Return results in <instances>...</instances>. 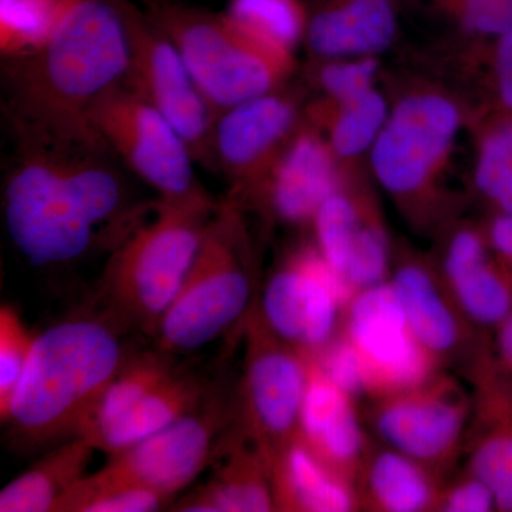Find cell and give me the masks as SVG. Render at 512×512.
<instances>
[{
	"mask_svg": "<svg viewBox=\"0 0 512 512\" xmlns=\"http://www.w3.org/2000/svg\"><path fill=\"white\" fill-rule=\"evenodd\" d=\"M13 153L2 192L13 247L30 265L53 268L97 248L113 251L141 222L109 148L10 124Z\"/></svg>",
	"mask_w": 512,
	"mask_h": 512,
	"instance_id": "obj_1",
	"label": "cell"
},
{
	"mask_svg": "<svg viewBox=\"0 0 512 512\" xmlns=\"http://www.w3.org/2000/svg\"><path fill=\"white\" fill-rule=\"evenodd\" d=\"M128 66L124 0H63L55 28L42 46L3 59L9 124L104 146L94 130L93 114L126 84Z\"/></svg>",
	"mask_w": 512,
	"mask_h": 512,
	"instance_id": "obj_2",
	"label": "cell"
},
{
	"mask_svg": "<svg viewBox=\"0 0 512 512\" xmlns=\"http://www.w3.org/2000/svg\"><path fill=\"white\" fill-rule=\"evenodd\" d=\"M126 323L109 308L86 309L36 335L8 416L2 421L22 450L79 437L111 380L131 355Z\"/></svg>",
	"mask_w": 512,
	"mask_h": 512,
	"instance_id": "obj_3",
	"label": "cell"
},
{
	"mask_svg": "<svg viewBox=\"0 0 512 512\" xmlns=\"http://www.w3.org/2000/svg\"><path fill=\"white\" fill-rule=\"evenodd\" d=\"M255 264L242 204L221 201L183 288L165 313L154 342L173 356L210 345L244 322L254 302Z\"/></svg>",
	"mask_w": 512,
	"mask_h": 512,
	"instance_id": "obj_4",
	"label": "cell"
},
{
	"mask_svg": "<svg viewBox=\"0 0 512 512\" xmlns=\"http://www.w3.org/2000/svg\"><path fill=\"white\" fill-rule=\"evenodd\" d=\"M218 205L194 207L158 200L153 220L141 222L111 251L101 299L128 328L156 336L190 274Z\"/></svg>",
	"mask_w": 512,
	"mask_h": 512,
	"instance_id": "obj_5",
	"label": "cell"
},
{
	"mask_svg": "<svg viewBox=\"0 0 512 512\" xmlns=\"http://www.w3.org/2000/svg\"><path fill=\"white\" fill-rule=\"evenodd\" d=\"M147 15L170 37L218 113L281 90L293 72L291 52L239 28L225 13L177 0H147Z\"/></svg>",
	"mask_w": 512,
	"mask_h": 512,
	"instance_id": "obj_6",
	"label": "cell"
},
{
	"mask_svg": "<svg viewBox=\"0 0 512 512\" xmlns=\"http://www.w3.org/2000/svg\"><path fill=\"white\" fill-rule=\"evenodd\" d=\"M97 136L117 160L173 205L217 207L195 174L190 148L177 130L126 86L110 93L93 114Z\"/></svg>",
	"mask_w": 512,
	"mask_h": 512,
	"instance_id": "obj_7",
	"label": "cell"
},
{
	"mask_svg": "<svg viewBox=\"0 0 512 512\" xmlns=\"http://www.w3.org/2000/svg\"><path fill=\"white\" fill-rule=\"evenodd\" d=\"M244 335V376L235 417L239 433L271 466L298 433L309 360L265 325L255 305L244 320Z\"/></svg>",
	"mask_w": 512,
	"mask_h": 512,
	"instance_id": "obj_8",
	"label": "cell"
},
{
	"mask_svg": "<svg viewBox=\"0 0 512 512\" xmlns=\"http://www.w3.org/2000/svg\"><path fill=\"white\" fill-rule=\"evenodd\" d=\"M232 407L211 389L190 413L153 436L109 456L84 480L96 487H137L174 500L212 460H217L234 420Z\"/></svg>",
	"mask_w": 512,
	"mask_h": 512,
	"instance_id": "obj_9",
	"label": "cell"
},
{
	"mask_svg": "<svg viewBox=\"0 0 512 512\" xmlns=\"http://www.w3.org/2000/svg\"><path fill=\"white\" fill-rule=\"evenodd\" d=\"M130 40L128 90L154 107L184 138L198 164L215 171L214 131L220 113L212 107L170 37L147 12L124 0Z\"/></svg>",
	"mask_w": 512,
	"mask_h": 512,
	"instance_id": "obj_10",
	"label": "cell"
},
{
	"mask_svg": "<svg viewBox=\"0 0 512 512\" xmlns=\"http://www.w3.org/2000/svg\"><path fill=\"white\" fill-rule=\"evenodd\" d=\"M460 126V110L450 97L436 92L404 97L372 147L377 181L400 201L427 194L446 167Z\"/></svg>",
	"mask_w": 512,
	"mask_h": 512,
	"instance_id": "obj_11",
	"label": "cell"
},
{
	"mask_svg": "<svg viewBox=\"0 0 512 512\" xmlns=\"http://www.w3.org/2000/svg\"><path fill=\"white\" fill-rule=\"evenodd\" d=\"M342 332L362 357L373 399L427 382L440 365L414 336L389 279L353 296Z\"/></svg>",
	"mask_w": 512,
	"mask_h": 512,
	"instance_id": "obj_12",
	"label": "cell"
},
{
	"mask_svg": "<svg viewBox=\"0 0 512 512\" xmlns=\"http://www.w3.org/2000/svg\"><path fill=\"white\" fill-rule=\"evenodd\" d=\"M350 296L318 249L289 256L266 282L256 311L279 339L316 355L335 339Z\"/></svg>",
	"mask_w": 512,
	"mask_h": 512,
	"instance_id": "obj_13",
	"label": "cell"
},
{
	"mask_svg": "<svg viewBox=\"0 0 512 512\" xmlns=\"http://www.w3.org/2000/svg\"><path fill=\"white\" fill-rule=\"evenodd\" d=\"M375 400L372 421L379 439L434 474L456 457L474 413L470 397L446 376Z\"/></svg>",
	"mask_w": 512,
	"mask_h": 512,
	"instance_id": "obj_14",
	"label": "cell"
},
{
	"mask_svg": "<svg viewBox=\"0 0 512 512\" xmlns=\"http://www.w3.org/2000/svg\"><path fill=\"white\" fill-rule=\"evenodd\" d=\"M299 126L296 101L282 90L222 111L215 124V171L232 185V197L252 200Z\"/></svg>",
	"mask_w": 512,
	"mask_h": 512,
	"instance_id": "obj_15",
	"label": "cell"
},
{
	"mask_svg": "<svg viewBox=\"0 0 512 512\" xmlns=\"http://www.w3.org/2000/svg\"><path fill=\"white\" fill-rule=\"evenodd\" d=\"M336 160L316 128L298 130L252 200L285 224H309L323 202L342 190Z\"/></svg>",
	"mask_w": 512,
	"mask_h": 512,
	"instance_id": "obj_16",
	"label": "cell"
},
{
	"mask_svg": "<svg viewBox=\"0 0 512 512\" xmlns=\"http://www.w3.org/2000/svg\"><path fill=\"white\" fill-rule=\"evenodd\" d=\"M309 360V380L296 436L340 476L355 480L365 463L367 440L355 399L330 382Z\"/></svg>",
	"mask_w": 512,
	"mask_h": 512,
	"instance_id": "obj_17",
	"label": "cell"
},
{
	"mask_svg": "<svg viewBox=\"0 0 512 512\" xmlns=\"http://www.w3.org/2000/svg\"><path fill=\"white\" fill-rule=\"evenodd\" d=\"M443 274L458 309L474 328L495 332L511 315V271L491 261L484 238L474 229H461L448 242Z\"/></svg>",
	"mask_w": 512,
	"mask_h": 512,
	"instance_id": "obj_18",
	"label": "cell"
},
{
	"mask_svg": "<svg viewBox=\"0 0 512 512\" xmlns=\"http://www.w3.org/2000/svg\"><path fill=\"white\" fill-rule=\"evenodd\" d=\"M397 26V0H319L305 39L325 59L375 57L392 45Z\"/></svg>",
	"mask_w": 512,
	"mask_h": 512,
	"instance_id": "obj_19",
	"label": "cell"
},
{
	"mask_svg": "<svg viewBox=\"0 0 512 512\" xmlns=\"http://www.w3.org/2000/svg\"><path fill=\"white\" fill-rule=\"evenodd\" d=\"M218 457L220 464L210 480L171 504V511H276L271 466L258 448L235 431L228 434Z\"/></svg>",
	"mask_w": 512,
	"mask_h": 512,
	"instance_id": "obj_20",
	"label": "cell"
},
{
	"mask_svg": "<svg viewBox=\"0 0 512 512\" xmlns=\"http://www.w3.org/2000/svg\"><path fill=\"white\" fill-rule=\"evenodd\" d=\"M390 281L402 302L410 329L431 355L440 362L463 348L473 325L464 318L446 284H441L429 266L419 261H404Z\"/></svg>",
	"mask_w": 512,
	"mask_h": 512,
	"instance_id": "obj_21",
	"label": "cell"
},
{
	"mask_svg": "<svg viewBox=\"0 0 512 512\" xmlns=\"http://www.w3.org/2000/svg\"><path fill=\"white\" fill-rule=\"evenodd\" d=\"M476 429L468 450V473L493 491L497 511L512 512V393L490 373H477Z\"/></svg>",
	"mask_w": 512,
	"mask_h": 512,
	"instance_id": "obj_22",
	"label": "cell"
},
{
	"mask_svg": "<svg viewBox=\"0 0 512 512\" xmlns=\"http://www.w3.org/2000/svg\"><path fill=\"white\" fill-rule=\"evenodd\" d=\"M276 511L349 512L359 505L352 481L340 476L295 436L272 460Z\"/></svg>",
	"mask_w": 512,
	"mask_h": 512,
	"instance_id": "obj_23",
	"label": "cell"
},
{
	"mask_svg": "<svg viewBox=\"0 0 512 512\" xmlns=\"http://www.w3.org/2000/svg\"><path fill=\"white\" fill-rule=\"evenodd\" d=\"M211 392L201 377L177 369L165 382L148 392L119 421L94 436L90 443L109 456L121 453L194 410Z\"/></svg>",
	"mask_w": 512,
	"mask_h": 512,
	"instance_id": "obj_24",
	"label": "cell"
},
{
	"mask_svg": "<svg viewBox=\"0 0 512 512\" xmlns=\"http://www.w3.org/2000/svg\"><path fill=\"white\" fill-rule=\"evenodd\" d=\"M96 447L84 437L56 444L0 493V512H55L64 495L87 476Z\"/></svg>",
	"mask_w": 512,
	"mask_h": 512,
	"instance_id": "obj_25",
	"label": "cell"
},
{
	"mask_svg": "<svg viewBox=\"0 0 512 512\" xmlns=\"http://www.w3.org/2000/svg\"><path fill=\"white\" fill-rule=\"evenodd\" d=\"M365 503L383 512H421L437 508L440 490L433 471L412 457L386 447L367 454L357 476Z\"/></svg>",
	"mask_w": 512,
	"mask_h": 512,
	"instance_id": "obj_26",
	"label": "cell"
},
{
	"mask_svg": "<svg viewBox=\"0 0 512 512\" xmlns=\"http://www.w3.org/2000/svg\"><path fill=\"white\" fill-rule=\"evenodd\" d=\"M177 369L170 355L160 350L131 353L119 373L111 380L79 437L92 440L101 431L109 429Z\"/></svg>",
	"mask_w": 512,
	"mask_h": 512,
	"instance_id": "obj_27",
	"label": "cell"
},
{
	"mask_svg": "<svg viewBox=\"0 0 512 512\" xmlns=\"http://www.w3.org/2000/svg\"><path fill=\"white\" fill-rule=\"evenodd\" d=\"M370 217L372 211L367 210L365 205H360L359 201L350 197L342 188L323 202L312 221L315 228V247L348 292L350 301L353 295L346 288L343 278L353 245Z\"/></svg>",
	"mask_w": 512,
	"mask_h": 512,
	"instance_id": "obj_28",
	"label": "cell"
},
{
	"mask_svg": "<svg viewBox=\"0 0 512 512\" xmlns=\"http://www.w3.org/2000/svg\"><path fill=\"white\" fill-rule=\"evenodd\" d=\"M225 15L252 36L291 53L305 39L309 22L301 0H231Z\"/></svg>",
	"mask_w": 512,
	"mask_h": 512,
	"instance_id": "obj_29",
	"label": "cell"
},
{
	"mask_svg": "<svg viewBox=\"0 0 512 512\" xmlns=\"http://www.w3.org/2000/svg\"><path fill=\"white\" fill-rule=\"evenodd\" d=\"M389 107L376 89L363 96L335 104L329 114L328 140L338 158H353L373 147L389 117Z\"/></svg>",
	"mask_w": 512,
	"mask_h": 512,
	"instance_id": "obj_30",
	"label": "cell"
},
{
	"mask_svg": "<svg viewBox=\"0 0 512 512\" xmlns=\"http://www.w3.org/2000/svg\"><path fill=\"white\" fill-rule=\"evenodd\" d=\"M63 0H0V53L25 55L45 43Z\"/></svg>",
	"mask_w": 512,
	"mask_h": 512,
	"instance_id": "obj_31",
	"label": "cell"
},
{
	"mask_svg": "<svg viewBox=\"0 0 512 512\" xmlns=\"http://www.w3.org/2000/svg\"><path fill=\"white\" fill-rule=\"evenodd\" d=\"M171 503L147 488L96 487L83 478L59 501L55 512H153Z\"/></svg>",
	"mask_w": 512,
	"mask_h": 512,
	"instance_id": "obj_32",
	"label": "cell"
},
{
	"mask_svg": "<svg viewBox=\"0 0 512 512\" xmlns=\"http://www.w3.org/2000/svg\"><path fill=\"white\" fill-rule=\"evenodd\" d=\"M36 335L13 306L0 308V420L8 416L10 404L28 366Z\"/></svg>",
	"mask_w": 512,
	"mask_h": 512,
	"instance_id": "obj_33",
	"label": "cell"
},
{
	"mask_svg": "<svg viewBox=\"0 0 512 512\" xmlns=\"http://www.w3.org/2000/svg\"><path fill=\"white\" fill-rule=\"evenodd\" d=\"M478 190L501 212L512 214V123L488 131L476 168Z\"/></svg>",
	"mask_w": 512,
	"mask_h": 512,
	"instance_id": "obj_34",
	"label": "cell"
},
{
	"mask_svg": "<svg viewBox=\"0 0 512 512\" xmlns=\"http://www.w3.org/2000/svg\"><path fill=\"white\" fill-rule=\"evenodd\" d=\"M461 29L478 36L512 33V0H430Z\"/></svg>",
	"mask_w": 512,
	"mask_h": 512,
	"instance_id": "obj_35",
	"label": "cell"
},
{
	"mask_svg": "<svg viewBox=\"0 0 512 512\" xmlns=\"http://www.w3.org/2000/svg\"><path fill=\"white\" fill-rule=\"evenodd\" d=\"M309 356L315 360L330 382L352 399L369 396V383L362 357L342 329L325 349Z\"/></svg>",
	"mask_w": 512,
	"mask_h": 512,
	"instance_id": "obj_36",
	"label": "cell"
},
{
	"mask_svg": "<svg viewBox=\"0 0 512 512\" xmlns=\"http://www.w3.org/2000/svg\"><path fill=\"white\" fill-rule=\"evenodd\" d=\"M377 70L375 57L335 59L320 69L319 83L333 104L346 103L375 89Z\"/></svg>",
	"mask_w": 512,
	"mask_h": 512,
	"instance_id": "obj_37",
	"label": "cell"
},
{
	"mask_svg": "<svg viewBox=\"0 0 512 512\" xmlns=\"http://www.w3.org/2000/svg\"><path fill=\"white\" fill-rule=\"evenodd\" d=\"M437 510L446 512L497 511L493 491L480 478L468 473L463 480L451 484L440 493Z\"/></svg>",
	"mask_w": 512,
	"mask_h": 512,
	"instance_id": "obj_38",
	"label": "cell"
},
{
	"mask_svg": "<svg viewBox=\"0 0 512 512\" xmlns=\"http://www.w3.org/2000/svg\"><path fill=\"white\" fill-rule=\"evenodd\" d=\"M512 393V312L495 329V345L481 366Z\"/></svg>",
	"mask_w": 512,
	"mask_h": 512,
	"instance_id": "obj_39",
	"label": "cell"
},
{
	"mask_svg": "<svg viewBox=\"0 0 512 512\" xmlns=\"http://www.w3.org/2000/svg\"><path fill=\"white\" fill-rule=\"evenodd\" d=\"M495 77L505 106L512 110V33L498 37L495 50Z\"/></svg>",
	"mask_w": 512,
	"mask_h": 512,
	"instance_id": "obj_40",
	"label": "cell"
},
{
	"mask_svg": "<svg viewBox=\"0 0 512 512\" xmlns=\"http://www.w3.org/2000/svg\"><path fill=\"white\" fill-rule=\"evenodd\" d=\"M490 244L505 265L512 264V214L501 212L490 228Z\"/></svg>",
	"mask_w": 512,
	"mask_h": 512,
	"instance_id": "obj_41",
	"label": "cell"
}]
</instances>
